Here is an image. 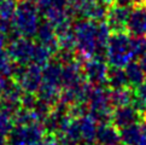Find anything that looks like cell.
I'll use <instances>...</instances> for the list:
<instances>
[{
    "instance_id": "4fadbf2b",
    "label": "cell",
    "mask_w": 146,
    "mask_h": 145,
    "mask_svg": "<svg viewBox=\"0 0 146 145\" xmlns=\"http://www.w3.org/2000/svg\"><path fill=\"white\" fill-rule=\"evenodd\" d=\"M133 96H134V88H132V87L110 90V100L113 109L118 106L130 105L132 104Z\"/></svg>"
},
{
    "instance_id": "2e32d148",
    "label": "cell",
    "mask_w": 146,
    "mask_h": 145,
    "mask_svg": "<svg viewBox=\"0 0 146 145\" xmlns=\"http://www.w3.org/2000/svg\"><path fill=\"white\" fill-rule=\"evenodd\" d=\"M134 94L137 97H139L140 99H143V100L146 102V79L138 87H135L134 88Z\"/></svg>"
},
{
    "instance_id": "8992f818",
    "label": "cell",
    "mask_w": 146,
    "mask_h": 145,
    "mask_svg": "<svg viewBox=\"0 0 146 145\" xmlns=\"http://www.w3.org/2000/svg\"><path fill=\"white\" fill-rule=\"evenodd\" d=\"M126 32L133 38H146V4L133 3Z\"/></svg>"
},
{
    "instance_id": "30bf717a",
    "label": "cell",
    "mask_w": 146,
    "mask_h": 145,
    "mask_svg": "<svg viewBox=\"0 0 146 145\" xmlns=\"http://www.w3.org/2000/svg\"><path fill=\"white\" fill-rule=\"evenodd\" d=\"M106 86L110 90H118V88L130 87L124 68H118V67L110 65L109 71H108V77H106Z\"/></svg>"
},
{
    "instance_id": "8fae6325",
    "label": "cell",
    "mask_w": 146,
    "mask_h": 145,
    "mask_svg": "<svg viewBox=\"0 0 146 145\" xmlns=\"http://www.w3.org/2000/svg\"><path fill=\"white\" fill-rule=\"evenodd\" d=\"M124 71H126V75L128 77L129 86L132 87V88L138 87L146 79V74L144 72L141 65H140L139 62H135L134 59L130 61L129 63L124 67Z\"/></svg>"
},
{
    "instance_id": "9c48e42d",
    "label": "cell",
    "mask_w": 146,
    "mask_h": 145,
    "mask_svg": "<svg viewBox=\"0 0 146 145\" xmlns=\"http://www.w3.org/2000/svg\"><path fill=\"white\" fill-rule=\"evenodd\" d=\"M79 123L81 138L85 142H96L97 139V132H98V122L93 118L90 114L77 118ZM81 140V142H82Z\"/></svg>"
},
{
    "instance_id": "5b68a950",
    "label": "cell",
    "mask_w": 146,
    "mask_h": 145,
    "mask_svg": "<svg viewBox=\"0 0 146 145\" xmlns=\"http://www.w3.org/2000/svg\"><path fill=\"white\" fill-rule=\"evenodd\" d=\"M132 6H133V4L121 5V4L113 3V1L109 4L105 22L110 27L112 33L126 32L127 21L129 17L130 10H132Z\"/></svg>"
},
{
    "instance_id": "7402d4cb",
    "label": "cell",
    "mask_w": 146,
    "mask_h": 145,
    "mask_svg": "<svg viewBox=\"0 0 146 145\" xmlns=\"http://www.w3.org/2000/svg\"><path fill=\"white\" fill-rule=\"evenodd\" d=\"M96 1H98V3H104V4H109V3H111V0H96Z\"/></svg>"
},
{
    "instance_id": "e0dca14e",
    "label": "cell",
    "mask_w": 146,
    "mask_h": 145,
    "mask_svg": "<svg viewBox=\"0 0 146 145\" xmlns=\"http://www.w3.org/2000/svg\"><path fill=\"white\" fill-rule=\"evenodd\" d=\"M137 145H146V123H143V134Z\"/></svg>"
},
{
    "instance_id": "44dd1931",
    "label": "cell",
    "mask_w": 146,
    "mask_h": 145,
    "mask_svg": "<svg viewBox=\"0 0 146 145\" xmlns=\"http://www.w3.org/2000/svg\"><path fill=\"white\" fill-rule=\"evenodd\" d=\"M79 145H96L94 142H85V140H82L79 143Z\"/></svg>"
},
{
    "instance_id": "5bb4252c",
    "label": "cell",
    "mask_w": 146,
    "mask_h": 145,
    "mask_svg": "<svg viewBox=\"0 0 146 145\" xmlns=\"http://www.w3.org/2000/svg\"><path fill=\"white\" fill-rule=\"evenodd\" d=\"M119 134L123 145H137L143 134V125H140L139 122L133 123L128 127L119 129Z\"/></svg>"
},
{
    "instance_id": "d4e9b609",
    "label": "cell",
    "mask_w": 146,
    "mask_h": 145,
    "mask_svg": "<svg viewBox=\"0 0 146 145\" xmlns=\"http://www.w3.org/2000/svg\"><path fill=\"white\" fill-rule=\"evenodd\" d=\"M97 145H100V144H97Z\"/></svg>"
},
{
    "instance_id": "603a6c76",
    "label": "cell",
    "mask_w": 146,
    "mask_h": 145,
    "mask_svg": "<svg viewBox=\"0 0 146 145\" xmlns=\"http://www.w3.org/2000/svg\"><path fill=\"white\" fill-rule=\"evenodd\" d=\"M134 3H146V0H133Z\"/></svg>"
},
{
    "instance_id": "7a4b0ae2",
    "label": "cell",
    "mask_w": 146,
    "mask_h": 145,
    "mask_svg": "<svg viewBox=\"0 0 146 145\" xmlns=\"http://www.w3.org/2000/svg\"><path fill=\"white\" fill-rule=\"evenodd\" d=\"M134 58L133 36L127 32L111 33L108 43V62L110 65L124 68Z\"/></svg>"
},
{
    "instance_id": "52a82bcc",
    "label": "cell",
    "mask_w": 146,
    "mask_h": 145,
    "mask_svg": "<svg viewBox=\"0 0 146 145\" xmlns=\"http://www.w3.org/2000/svg\"><path fill=\"white\" fill-rule=\"evenodd\" d=\"M140 121H143V116L132 105L115 108L112 111L111 123L118 129L128 127L133 123H138Z\"/></svg>"
},
{
    "instance_id": "6da1fadb",
    "label": "cell",
    "mask_w": 146,
    "mask_h": 145,
    "mask_svg": "<svg viewBox=\"0 0 146 145\" xmlns=\"http://www.w3.org/2000/svg\"><path fill=\"white\" fill-rule=\"evenodd\" d=\"M97 23L92 19H76L72 24V30L76 40L77 57L82 61L94 56L97 49Z\"/></svg>"
},
{
    "instance_id": "cb8c5ba5",
    "label": "cell",
    "mask_w": 146,
    "mask_h": 145,
    "mask_svg": "<svg viewBox=\"0 0 146 145\" xmlns=\"http://www.w3.org/2000/svg\"><path fill=\"white\" fill-rule=\"evenodd\" d=\"M143 122H144V123H146V115L143 117Z\"/></svg>"
},
{
    "instance_id": "7c38bea8",
    "label": "cell",
    "mask_w": 146,
    "mask_h": 145,
    "mask_svg": "<svg viewBox=\"0 0 146 145\" xmlns=\"http://www.w3.org/2000/svg\"><path fill=\"white\" fill-rule=\"evenodd\" d=\"M62 69H63V64L59 61L54 59L50 62L44 72L46 84L58 86L62 88Z\"/></svg>"
},
{
    "instance_id": "ffe728a7",
    "label": "cell",
    "mask_w": 146,
    "mask_h": 145,
    "mask_svg": "<svg viewBox=\"0 0 146 145\" xmlns=\"http://www.w3.org/2000/svg\"><path fill=\"white\" fill-rule=\"evenodd\" d=\"M59 142H60V145H79L77 143L69 142V140H59Z\"/></svg>"
},
{
    "instance_id": "277c9868",
    "label": "cell",
    "mask_w": 146,
    "mask_h": 145,
    "mask_svg": "<svg viewBox=\"0 0 146 145\" xmlns=\"http://www.w3.org/2000/svg\"><path fill=\"white\" fill-rule=\"evenodd\" d=\"M83 76L93 86H106V77L109 67L106 61L91 57L82 63Z\"/></svg>"
},
{
    "instance_id": "3957f363",
    "label": "cell",
    "mask_w": 146,
    "mask_h": 145,
    "mask_svg": "<svg viewBox=\"0 0 146 145\" xmlns=\"http://www.w3.org/2000/svg\"><path fill=\"white\" fill-rule=\"evenodd\" d=\"M90 115L98 122V125L110 123L113 106L110 100V88L106 86H94L88 100Z\"/></svg>"
},
{
    "instance_id": "ba28073f",
    "label": "cell",
    "mask_w": 146,
    "mask_h": 145,
    "mask_svg": "<svg viewBox=\"0 0 146 145\" xmlns=\"http://www.w3.org/2000/svg\"><path fill=\"white\" fill-rule=\"evenodd\" d=\"M97 144L100 145H122L119 129L112 123H103L98 126L97 132Z\"/></svg>"
},
{
    "instance_id": "ac0fdd59",
    "label": "cell",
    "mask_w": 146,
    "mask_h": 145,
    "mask_svg": "<svg viewBox=\"0 0 146 145\" xmlns=\"http://www.w3.org/2000/svg\"><path fill=\"white\" fill-rule=\"evenodd\" d=\"M139 63H140V65H141V68H143L144 72L146 74V52H145L144 55L140 56V61H139Z\"/></svg>"
},
{
    "instance_id": "d6986e66",
    "label": "cell",
    "mask_w": 146,
    "mask_h": 145,
    "mask_svg": "<svg viewBox=\"0 0 146 145\" xmlns=\"http://www.w3.org/2000/svg\"><path fill=\"white\" fill-rule=\"evenodd\" d=\"M111 1H113V3H118V4H121V5H130V4H133V3H134L133 0H111Z\"/></svg>"
},
{
    "instance_id": "9a60e30c",
    "label": "cell",
    "mask_w": 146,
    "mask_h": 145,
    "mask_svg": "<svg viewBox=\"0 0 146 145\" xmlns=\"http://www.w3.org/2000/svg\"><path fill=\"white\" fill-rule=\"evenodd\" d=\"M40 145H60V142H59V138L57 137V134H47L42 140L40 142Z\"/></svg>"
}]
</instances>
